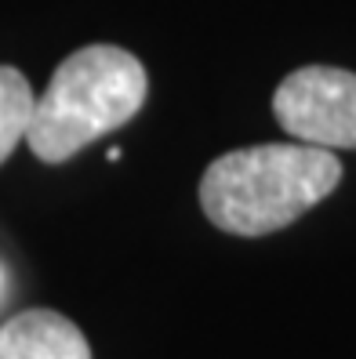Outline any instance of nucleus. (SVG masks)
Masks as SVG:
<instances>
[{
  "label": "nucleus",
  "mask_w": 356,
  "mask_h": 359,
  "mask_svg": "<svg viewBox=\"0 0 356 359\" xmlns=\"http://www.w3.org/2000/svg\"><path fill=\"white\" fill-rule=\"evenodd\" d=\"M342 160L324 145L265 142L218 156L200 178V207L222 232L269 236L327 200Z\"/></svg>",
  "instance_id": "obj_1"
},
{
  "label": "nucleus",
  "mask_w": 356,
  "mask_h": 359,
  "mask_svg": "<svg viewBox=\"0 0 356 359\" xmlns=\"http://www.w3.org/2000/svg\"><path fill=\"white\" fill-rule=\"evenodd\" d=\"M150 91L145 66L117 44H91L58 62L48 88L37 95L26 145L37 160L62 163L91 142L124 128Z\"/></svg>",
  "instance_id": "obj_2"
},
{
  "label": "nucleus",
  "mask_w": 356,
  "mask_h": 359,
  "mask_svg": "<svg viewBox=\"0 0 356 359\" xmlns=\"http://www.w3.org/2000/svg\"><path fill=\"white\" fill-rule=\"evenodd\" d=\"M277 123L324 149H356V73L338 66H302L273 95Z\"/></svg>",
  "instance_id": "obj_3"
},
{
  "label": "nucleus",
  "mask_w": 356,
  "mask_h": 359,
  "mask_svg": "<svg viewBox=\"0 0 356 359\" xmlns=\"http://www.w3.org/2000/svg\"><path fill=\"white\" fill-rule=\"evenodd\" d=\"M0 359H91V345L62 312L26 309L0 327Z\"/></svg>",
  "instance_id": "obj_4"
},
{
  "label": "nucleus",
  "mask_w": 356,
  "mask_h": 359,
  "mask_svg": "<svg viewBox=\"0 0 356 359\" xmlns=\"http://www.w3.org/2000/svg\"><path fill=\"white\" fill-rule=\"evenodd\" d=\"M33 105H37V95L29 88V80L15 66H0V163L26 138Z\"/></svg>",
  "instance_id": "obj_5"
}]
</instances>
